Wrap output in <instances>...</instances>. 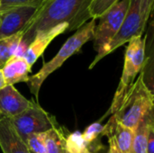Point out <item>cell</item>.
<instances>
[{"label":"cell","mask_w":154,"mask_h":153,"mask_svg":"<svg viewBox=\"0 0 154 153\" xmlns=\"http://www.w3.org/2000/svg\"><path fill=\"white\" fill-rule=\"evenodd\" d=\"M119 1L120 0H91L88 6L89 18L94 20L98 19Z\"/></svg>","instance_id":"e0dca14e"},{"label":"cell","mask_w":154,"mask_h":153,"mask_svg":"<svg viewBox=\"0 0 154 153\" xmlns=\"http://www.w3.org/2000/svg\"><path fill=\"white\" fill-rule=\"evenodd\" d=\"M104 130H105V125H102L100 122H96L90 124L89 126H88L84 131V133H81L83 140L88 144V149H89V145L97 142L99 136L103 134Z\"/></svg>","instance_id":"44dd1931"},{"label":"cell","mask_w":154,"mask_h":153,"mask_svg":"<svg viewBox=\"0 0 154 153\" xmlns=\"http://www.w3.org/2000/svg\"><path fill=\"white\" fill-rule=\"evenodd\" d=\"M37 10L32 6H17L0 14V40L23 32Z\"/></svg>","instance_id":"ba28073f"},{"label":"cell","mask_w":154,"mask_h":153,"mask_svg":"<svg viewBox=\"0 0 154 153\" xmlns=\"http://www.w3.org/2000/svg\"><path fill=\"white\" fill-rule=\"evenodd\" d=\"M68 23H60L46 32H38L23 54V57L25 59L27 63L32 67L39 59V57L42 55V53L49 46V44L58 35L68 31Z\"/></svg>","instance_id":"9c48e42d"},{"label":"cell","mask_w":154,"mask_h":153,"mask_svg":"<svg viewBox=\"0 0 154 153\" xmlns=\"http://www.w3.org/2000/svg\"><path fill=\"white\" fill-rule=\"evenodd\" d=\"M26 144L31 153H45V133L29 135L26 140Z\"/></svg>","instance_id":"ffe728a7"},{"label":"cell","mask_w":154,"mask_h":153,"mask_svg":"<svg viewBox=\"0 0 154 153\" xmlns=\"http://www.w3.org/2000/svg\"><path fill=\"white\" fill-rule=\"evenodd\" d=\"M80 153H93V152H91V151H89L88 149H85L83 151H81Z\"/></svg>","instance_id":"d4e9b609"},{"label":"cell","mask_w":154,"mask_h":153,"mask_svg":"<svg viewBox=\"0 0 154 153\" xmlns=\"http://www.w3.org/2000/svg\"><path fill=\"white\" fill-rule=\"evenodd\" d=\"M10 120L17 133L25 142L28 136L32 133H46L52 128L60 126L53 115L42 109L34 101L24 112L14 118H10Z\"/></svg>","instance_id":"8992f818"},{"label":"cell","mask_w":154,"mask_h":153,"mask_svg":"<svg viewBox=\"0 0 154 153\" xmlns=\"http://www.w3.org/2000/svg\"><path fill=\"white\" fill-rule=\"evenodd\" d=\"M48 0H0V14L17 6H32L39 8Z\"/></svg>","instance_id":"ac0fdd59"},{"label":"cell","mask_w":154,"mask_h":153,"mask_svg":"<svg viewBox=\"0 0 154 153\" xmlns=\"http://www.w3.org/2000/svg\"><path fill=\"white\" fill-rule=\"evenodd\" d=\"M4 117H5V116H4V115H3V114L0 112V119H2V118H4Z\"/></svg>","instance_id":"484cf974"},{"label":"cell","mask_w":154,"mask_h":153,"mask_svg":"<svg viewBox=\"0 0 154 153\" xmlns=\"http://www.w3.org/2000/svg\"><path fill=\"white\" fill-rule=\"evenodd\" d=\"M31 69L32 67L23 56L14 55L1 69L5 86H14L21 82L27 83Z\"/></svg>","instance_id":"4fadbf2b"},{"label":"cell","mask_w":154,"mask_h":153,"mask_svg":"<svg viewBox=\"0 0 154 153\" xmlns=\"http://www.w3.org/2000/svg\"><path fill=\"white\" fill-rule=\"evenodd\" d=\"M91 0H48L23 31V38L16 55L23 52L38 32H46L60 23H68V31L78 30L88 19Z\"/></svg>","instance_id":"6da1fadb"},{"label":"cell","mask_w":154,"mask_h":153,"mask_svg":"<svg viewBox=\"0 0 154 153\" xmlns=\"http://www.w3.org/2000/svg\"><path fill=\"white\" fill-rule=\"evenodd\" d=\"M153 127V109H152L143 116L134 130L132 153H146L149 133L151 129Z\"/></svg>","instance_id":"5bb4252c"},{"label":"cell","mask_w":154,"mask_h":153,"mask_svg":"<svg viewBox=\"0 0 154 153\" xmlns=\"http://www.w3.org/2000/svg\"><path fill=\"white\" fill-rule=\"evenodd\" d=\"M0 148L3 153H31L26 142L13 126L10 118L0 119Z\"/></svg>","instance_id":"7c38bea8"},{"label":"cell","mask_w":154,"mask_h":153,"mask_svg":"<svg viewBox=\"0 0 154 153\" xmlns=\"http://www.w3.org/2000/svg\"><path fill=\"white\" fill-rule=\"evenodd\" d=\"M146 25L143 23L140 10H139V0H131L129 10L126 16L112 41L106 48L103 58L111 52L115 51L117 48L129 42L133 38L136 36H142Z\"/></svg>","instance_id":"52a82bcc"},{"label":"cell","mask_w":154,"mask_h":153,"mask_svg":"<svg viewBox=\"0 0 154 153\" xmlns=\"http://www.w3.org/2000/svg\"><path fill=\"white\" fill-rule=\"evenodd\" d=\"M5 87V82L4 77H3L2 70L0 69V89H2V88Z\"/></svg>","instance_id":"cb8c5ba5"},{"label":"cell","mask_w":154,"mask_h":153,"mask_svg":"<svg viewBox=\"0 0 154 153\" xmlns=\"http://www.w3.org/2000/svg\"><path fill=\"white\" fill-rule=\"evenodd\" d=\"M108 142H109V150H108L107 153H120L112 141L108 140Z\"/></svg>","instance_id":"603a6c76"},{"label":"cell","mask_w":154,"mask_h":153,"mask_svg":"<svg viewBox=\"0 0 154 153\" xmlns=\"http://www.w3.org/2000/svg\"><path fill=\"white\" fill-rule=\"evenodd\" d=\"M32 103V100L25 98L14 86H5L0 89V112L6 118L19 115Z\"/></svg>","instance_id":"30bf717a"},{"label":"cell","mask_w":154,"mask_h":153,"mask_svg":"<svg viewBox=\"0 0 154 153\" xmlns=\"http://www.w3.org/2000/svg\"><path fill=\"white\" fill-rule=\"evenodd\" d=\"M45 153H68L66 136L61 126L52 128L45 133Z\"/></svg>","instance_id":"9a60e30c"},{"label":"cell","mask_w":154,"mask_h":153,"mask_svg":"<svg viewBox=\"0 0 154 153\" xmlns=\"http://www.w3.org/2000/svg\"><path fill=\"white\" fill-rule=\"evenodd\" d=\"M154 0H139V10L143 23L146 25L152 14Z\"/></svg>","instance_id":"7402d4cb"},{"label":"cell","mask_w":154,"mask_h":153,"mask_svg":"<svg viewBox=\"0 0 154 153\" xmlns=\"http://www.w3.org/2000/svg\"><path fill=\"white\" fill-rule=\"evenodd\" d=\"M134 131L118 123L112 115L105 125L102 135H106L112 141L120 153H132Z\"/></svg>","instance_id":"8fae6325"},{"label":"cell","mask_w":154,"mask_h":153,"mask_svg":"<svg viewBox=\"0 0 154 153\" xmlns=\"http://www.w3.org/2000/svg\"><path fill=\"white\" fill-rule=\"evenodd\" d=\"M22 38L23 32L0 40V69L11 57L17 54Z\"/></svg>","instance_id":"2e32d148"},{"label":"cell","mask_w":154,"mask_h":153,"mask_svg":"<svg viewBox=\"0 0 154 153\" xmlns=\"http://www.w3.org/2000/svg\"><path fill=\"white\" fill-rule=\"evenodd\" d=\"M68 153H80L85 149H88V144L83 140L81 133L77 132L66 137Z\"/></svg>","instance_id":"d6986e66"},{"label":"cell","mask_w":154,"mask_h":153,"mask_svg":"<svg viewBox=\"0 0 154 153\" xmlns=\"http://www.w3.org/2000/svg\"><path fill=\"white\" fill-rule=\"evenodd\" d=\"M131 0H120L117 4L108 9L98 19L94 31V48L97 51V56L89 66V69H93L98 61L103 59V53L119 31L126 14L129 10Z\"/></svg>","instance_id":"5b68a950"},{"label":"cell","mask_w":154,"mask_h":153,"mask_svg":"<svg viewBox=\"0 0 154 153\" xmlns=\"http://www.w3.org/2000/svg\"><path fill=\"white\" fill-rule=\"evenodd\" d=\"M153 92L147 87L141 72L119 109L112 115L118 123L134 131L143 116L153 109Z\"/></svg>","instance_id":"3957f363"},{"label":"cell","mask_w":154,"mask_h":153,"mask_svg":"<svg viewBox=\"0 0 154 153\" xmlns=\"http://www.w3.org/2000/svg\"><path fill=\"white\" fill-rule=\"evenodd\" d=\"M146 58V39L142 36L133 38L127 45L119 85L115 93L108 113L114 115L120 107L126 94L135 81V78L144 68Z\"/></svg>","instance_id":"277c9868"},{"label":"cell","mask_w":154,"mask_h":153,"mask_svg":"<svg viewBox=\"0 0 154 153\" xmlns=\"http://www.w3.org/2000/svg\"><path fill=\"white\" fill-rule=\"evenodd\" d=\"M95 27L96 20L94 19H91V21L86 23L81 27H79L76 31V32L65 41L58 53L50 61L44 63L42 69L37 73L29 77L27 84L31 93L36 98H38L41 87L42 83L46 80V78L51 73L60 68L69 58L79 52L86 42L93 40Z\"/></svg>","instance_id":"7a4b0ae2"}]
</instances>
